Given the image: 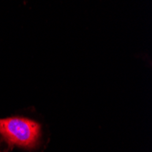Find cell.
Returning a JSON list of instances; mask_svg holds the SVG:
<instances>
[{"instance_id":"obj_1","label":"cell","mask_w":152,"mask_h":152,"mask_svg":"<svg viewBox=\"0 0 152 152\" xmlns=\"http://www.w3.org/2000/svg\"><path fill=\"white\" fill-rule=\"evenodd\" d=\"M0 137L11 148L17 146L26 149H35L38 147L40 125L26 118L13 117L0 119Z\"/></svg>"}]
</instances>
